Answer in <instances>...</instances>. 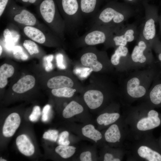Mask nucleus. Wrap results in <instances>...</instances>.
Masks as SVG:
<instances>
[{"label": "nucleus", "instance_id": "obj_16", "mask_svg": "<svg viewBox=\"0 0 161 161\" xmlns=\"http://www.w3.org/2000/svg\"><path fill=\"white\" fill-rule=\"evenodd\" d=\"M137 153L141 157L148 161H161V149L159 145L149 147L142 145L139 147Z\"/></svg>", "mask_w": 161, "mask_h": 161}, {"label": "nucleus", "instance_id": "obj_12", "mask_svg": "<svg viewBox=\"0 0 161 161\" xmlns=\"http://www.w3.org/2000/svg\"><path fill=\"white\" fill-rule=\"evenodd\" d=\"M110 60L114 68L120 73L131 70V54L126 46H120L116 47Z\"/></svg>", "mask_w": 161, "mask_h": 161}, {"label": "nucleus", "instance_id": "obj_8", "mask_svg": "<svg viewBox=\"0 0 161 161\" xmlns=\"http://www.w3.org/2000/svg\"><path fill=\"white\" fill-rule=\"evenodd\" d=\"M137 44L131 54V70L142 69L155 65V62L150 45L138 37Z\"/></svg>", "mask_w": 161, "mask_h": 161}, {"label": "nucleus", "instance_id": "obj_35", "mask_svg": "<svg viewBox=\"0 0 161 161\" xmlns=\"http://www.w3.org/2000/svg\"><path fill=\"white\" fill-rule=\"evenodd\" d=\"M42 0H16V1L22 4L24 7L31 4L37 6Z\"/></svg>", "mask_w": 161, "mask_h": 161}, {"label": "nucleus", "instance_id": "obj_20", "mask_svg": "<svg viewBox=\"0 0 161 161\" xmlns=\"http://www.w3.org/2000/svg\"><path fill=\"white\" fill-rule=\"evenodd\" d=\"M97 0H80V7L83 18H92L98 12Z\"/></svg>", "mask_w": 161, "mask_h": 161}, {"label": "nucleus", "instance_id": "obj_11", "mask_svg": "<svg viewBox=\"0 0 161 161\" xmlns=\"http://www.w3.org/2000/svg\"><path fill=\"white\" fill-rule=\"evenodd\" d=\"M19 27L27 37L39 44L50 43L57 44L62 41L50 31H45L33 26H24Z\"/></svg>", "mask_w": 161, "mask_h": 161}, {"label": "nucleus", "instance_id": "obj_19", "mask_svg": "<svg viewBox=\"0 0 161 161\" xmlns=\"http://www.w3.org/2000/svg\"><path fill=\"white\" fill-rule=\"evenodd\" d=\"M16 143L20 152L27 156L32 155L35 152V148L27 135L24 134L18 136L16 140Z\"/></svg>", "mask_w": 161, "mask_h": 161}, {"label": "nucleus", "instance_id": "obj_24", "mask_svg": "<svg viewBox=\"0 0 161 161\" xmlns=\"http://www.w3.org/2000/svg\"><path fill=\"white\" fill-rule=\"evenodd\" d=\"M83 134L96 142L101 139L102 135L101 133L95 129L92 125L89 124L86 125L82 129Z\"/></svg>", "mask_w": 161, "mask_h": 161}, {"label": "nucleus", "instance_id": "obj_21", "mask_svg": "<svg viewBox=\"0 0 161 161\" xmlns=\"http://www.w3.org/2000/svg\"><path fill=\"white\" fill-rule=\"evenodd\" d=\"M83 110V107L81 105L76 101H72L64 109L62 115L64 118H69L81 113Z\"/></svg>", "mask_w": 161, "mask_h": 161}, {"label": "nucleus", "instance_id": "obj_25", "mask_svg": "<svg viewBox=\"0 0 161 161\" xmlns=\"http://www.w3.org/2000/svg\"><path fill=\"white\" fill-rule=\"evenodd\" d=\"M120 117V114L117 112L105 113L97 117V121L100 125L106 126L116 122Z\"/></svg>", "mask_w": 161, "mask_h": 161}, {"label": "nucleus", "instance_id": "obj_13", "mask_svg": "<svg viewBox=\"0 0 161 161\" xmlns=\"http://www.w3.org/2000/svg\"><path fill=\"white\" fill-rule=\"evenodd\" d=\"M145 13L144 19L140 29L139 37L145 41L151 47L156 35L155 13L154 10L147 8Z\"/></svg>", "mask_w": 161, "mask_h": 161}, {"label": "nucleus", "instance_id": "obj_5", "mask_svg": "<svg viewBox=\"0 0 161 161\" xmlns=\"http://www.w3.org/2000/svg\"><path fill=\"white\" fill-rule=\"evenodd\" d=\"M90 27L85 34L75 40V45L77 47L93 46L103 44L106 48L112 47L114 30L101 25H92Z\"/></svg>", "mask_w": 161, "mask_h": 161}, {"label": "nucleus", "instance_id": "obj_4", "mask_svg": "<svg viewBox=\"0 0 161 161\" xmlns=\"http://www.w3.org/2000/svg\"><path fill=\"white\" fill-rule=\"evenodd\" d=\"M60 13L65 22L66 33L77 35L83 18L78 0H55Z\"/></svg>", "mask_w": 161, "mask_h": 161}, {"label": "nucleus", "instance_id": "obj_29", "mask_svg": "<svg viewBox=\"0 0 161 161\" xmlns=\"http://www.w3.org/2000/svg\"><path fill=\"white\" fill-rule=\"evenodd\" d=\"M151 48L155 50L157 54L158 62V63H155L158 64H155L158 70L159 76L161 78V45L154 40L151 44Z\"/></svg>", "mask_w": 161, "mask_h": 161}, {"label": "nucleus", "instance_id": "obj_33", "mask_svg": "<svg viewBox=\"0 0 161 161\" xmlns=\"http://www.w3.org/2000/svg\"><path fill=\"white\" fill-rule=\"evenodd\" d=\"M41 114L40 107L38 106L34 107L31 114L29 116L30 120L32 122L36 121Z\"/></svg>", "mask_w": 161, "mask_h": 161}, {"label": "nucleus", "instance_id": "obj_41", "mask_svg": "<svg viewBox=\"0 0 161 161\" xmlns=\"http://www.w3.org/2000/svg\"><path fill=\"white\" fill-rule=\"evenodd\" d=\"M54 58V56L52 55H50L48 56H45L44 58V60L47 61V63L51 62Z\"/></svg>", "mask_w": 161, "mask_h": 161}, {"label": "nucleus", "instance_id": "obj_31", "mask_svg": "<svg viewBox=\"0 0 161 161\" xmlns=\"http://www.w3.org/2000/svg\"><path fill=\"white\" fill-rule=\"evenodd\" d=\"M58 137V131L55 130H49L45 132L43 136V138L46 140L55 142Z\"/></svg>", "mask_w": 161, "mask_h": 161}, {"label": "nucleus", "instance_id": "obj_26", "mask_svg": "<svg viewBox=\"0 0 161 161\" xmlns=\"http://www.w3.org/2000/svg\"><path fill=\"white\" fill-rule=\"evenodd\" d=\"M76 91V89L74 88L66 87L53 89L51 93L56 97L70 98L74 95Z\"/></svg>", "mask_w": 161, "mask_h": 161}, {"label": "nucleus", "instance_id": "obj_37", "mask_svg": "<svg viewBox=\"0 0 161 161\" xmlns=\"http://www.w3.org/2000/svg\"><path fill=\"white\" fill-rule=\"evenodd\" d=\"M50 109L49 104L46 105L43 108L42 111V120L43 122L47 121L48 119V113Z\"/></svg>", "mask_w": 161, "mask_h": 161}, {"label": "nucleus", "instance_id": "obj_23", "mask_svg": "<svg viewBox=\"0 0 161 161\" xmlns=\"http://www.w3.org/2000/svg\"><path fill=\"white\" fill-rule=\"evenodd\" d=\"M104 137L108 142L115 143L119 142L121 134L118 126L116 124L111 125L106 131Z\"/></svg>", "mask_w": 161, "mask_h": 161}, {"label": "nucleus", "instance_id": "obj_38", "mask_svg": "<svg viewBox=\"0 0 161 161\" xmlns=\"http://www.w3.org/2000/svg\"><path fill=\"white\" fill-rule=\"evenodd\" d=\"M80 159L81 161H92V154L89 151L82 152L80 155Z\"/></svg>", "mask_w": 161, "mask_h": 161}, {"label": "nucleus", "instance_id": "obj_17", "mask_svg": "<svg viewBox=\"0 0 161 161\" xmlns=\"http://www.w3.org/2000/svg\"><path fill=\"white\" fill-rule=\"evenodd\" d=\"M75 80L65 75H58L49 79L47 83V87L51 89L63 87L74 88Z\"/></svg>", "mask_w": 161, "mask_h": 161}, {"label": "nucleus", "instance_id": "obj_28", "mask_svg": "<svg viewBox=\"0 0 161 161\" xmlns=\"http://www.w3.org/2000/svg\"><path fill=\"white\" fill-rule=\"evenodd\" d=\"M23 46L31 55L38 54L39 52L38 47L35 42L30 40H25Z\"/></svg>", "mask_w": 161, "mask_h": 161}, {"label": "nucleus", "instance_id": "obj_1", "mask_svg": "<svg viewBox=\"0 0 161 161\" xmlns=\"http://www.w3.org/2000/svg\"><path fill=\"white\" fill-rule=\"evenodd\" d=\"M158 75L155 64L122 73L118 93L127 102L144 98L154 79Z\"/></svg>", "mask_w": 161, "mask_h": 161}, {"label": "nucleus", "instance_id": "obj_36", "mask_svg": "<svg viewBox=\"0 0 161 161\" xmlns=\"http://www.w3.org/2000/svg\"><path fill=\"white\" fill-rule=\"evenodd\" d=\"M11 0H0V17L4 13Z\"/></svg>", "mask_w": 161, "mask_h": 161}, {"label": "nucleus", "instance_id": "obj_42", "mask_svg": "<svg viewBox=\"0 0 161 161\" xmlns=\"http://www.w3.org/2000/svg\"><path fill=\"white\" fill-rule=\"evenodd\" d=\"M158 144L159 145V146L161 149V136L160 138V140L159 141Z\"/></svg>", "mask_w": 161, "mask_h": 161}, {"label": "nucleus", "instance_id": "obj_27", "mask_svg": "<svg viewBox=\"0 0 161 161\" xmlns=\"http://www.w3.org/2000/svg\"><path fill=\"white\" fill-rule=\"evenodd\" d=\"M76 148L73 146L60 145L55 148V151L62 157L66 159L71 157L74 154Z\"/></svg>", "mask_w": 161, "mask_h": 161}, {"label": "nucleus", "instance_id": "obj_22", "mask_svg": "<svg viewBox=\"0 0 161 161\" xmlns=\"http://www.w3.org/2000/svg\"><path fill=\"white\" fill-rule=\"evenodd\" d=\"M14 69L11 65L4 64L0 67V88H4L7 85V78L13 74Z\"/></svg>", "mask_w": 161, "mask_h": 161}, {"label": "nucleus", "instance_id": "obj_14", "mask_svg": "<svg viewBox=\"0 0 161 161\" xmlns=\"http://www.w3.org/2000/svg\"><path fill=\"white\" fill-rule=\"evenodd\" d=\"M151 108L161 107V78L158 76L153 81L144 98Z\"/></svg>", "mask_w": 161, "mask_h": 161}, {"label": "nucleus", "instance_id": "obj_9", "mask_svg": "<svg viewBox=\"0 0 161 161\" xmlns=\"http://www.w3.org/2000/svg\"><path fill=\"white\" fill-rule=\"evenodd\" d=\"M140 33V29L136 22L124 25L114 31L112 38V47L126 46L128 43L137 40Z\"/></svg>", "mask_w": 161, "mask_h": 161}, {"label": "nucleus", "instance_id": "obj_45", "mask_svg": "<svg viewBox=\"0 0 161 161\" xmlns=\"http://www.w3.org/2000/svg\"><path fill=\"white\" fill-rule=\"evenodd\" d=\"M127 0L128 1H133L134 0Z\"/></svg>", "mask_w": 161, "mask_h": 161}, {"label": "nucleus", "instance_id": "obj_3", "mask_svg": "<svg viewBox=\"0 0 161 161\" xmlns=\"http://www.w3.org/2000/svg\"><path fill=\"white\" fill-rule=\"evenodd\" d=\"M36 7L38 14L47 26L63 41L66 33L65 24L55 0H42Z\"/></svg>", "mask_w": 161, "mask_h": 161}, {"label": "nucleus", "instance_id": "obj_2", "mask_svg": "<svg viewBox=\"0 0 161 161\" xmlns=\"http://www.w3.org/2000/svg\"><path fill=\"white\" fill-rule=\"evenodd\" d=\"M136 13L129 8L107 6L98 11L91 18L90 26H103L115 30L123 26L124 22Z\"/></svg>", "mask_w": 161, "mask_h": 161}, {"label": "nucleus", "instance_id": "obj_10", "mask_svg": "<svg viewBox=\"0 0 161 161\" xmlns=\"http://www.w3.org/2000/svg\"><path fill=\"white\" fill-rule=\"evenodd\" d=\"M117 88L110 81L101 90L92 89L85 92L83 95L84 101L90 109H96L103 103L105 93L118 92Z\"/></svg>", "mask_w": 161, "mask_h": 161}, {"label": "nucleus", "instance_id": "obj_39", "mask_svg": "<svg viewBox=\"0 0 161 161\" xmlns=\"http://www.w3.org/2000/svg\"><path fill=\"white\" fill-rule=\"evenodd\" d=\"M120 159L117 158H114L113 155L109 153L105 154L104 157V161H120Z\"/></svg>", "mask_w": 161, "mask_h": 161}, {"label": "nucleus", "instance_id": "obj_15", "mask_svg": "<svg viewBox=\"0 0 161 161\" xmlns=\"http://www.w3.org/2000/svg\"><path fill=\"white\" fill-rule=\"evenodd\" d=\"M21 119L19 114L14 112L10 114L6 119L2 129L4 136L8 137L12 136L19 127Z\"/></svg>", "mask_w": 161, "mask_h": 161}, {"label": "nucleus", "instance_id": "obj_34", "mask_svg": "<svg viewBox=\"0 0 161 161\" xmlns=\"http://www.w3.org/2000/svg\"><path fill=\"white\" fill-rule=\"evenodd\" d=\"M63 55L60 53L57 54L56 55V60L58 67L61 69H65L66 66L64 64Z\"/></svg>", "mask_w": 161, "mask_h": 161}, {"label": "nucleus", "instance_id": "obj_40", "mask_svg": "<svg viewBox=\"0 0 161 161\" xmlns=\"http://www.w3.org/2000/svg\"><path fill=\"white\" fill-rule=\"evenodd\" d=\"M53 68V65L51 62L47 63L45 66V69L46 71L49 72L51 71Z\"/></svg>", "mask_w": 161, "mask_h": 161}, {"label": "nucleus", "instance_id": "obj_18", "mask_svg": "<svg viewBox=\"0 0 161 161\" xmlns=\"http://www.w3.org/2000/svg\"><path fill=\"white\" fill-rule=\"evenodd\" d=\"M35 79L32 75H27L19 79L12 86L13 91L18 93H24L32 88Z\"/></svg>", "mask_w": 161, "mask_h": 161}, {"label": "nucleus", "instance_id": "obj_43", "mask_svg": "<svg viewBox=\"0 0 161 161\" xmlns=\"http://www.w3.org/2000/svg\"><path fill=\"white\" fill-rule=\"evenodd\" d=\"M2 48L1 45H0V55L1 56L2 54Z\"/></svg>", "mask_w": 161, "mask_h": 161}, {"label": "nucleus", "instance_id": "obj_44", "mask_svg": "<svg viewBox=\"0 0 161 161\" xmlns=\"http://www.w3.org/2000/svg\"><path fill=\"white\" fill-rule=\"evenodd\" d=\"M0 161H7V160L2 158L1 157L0 159Z\"/></svg>", "mask_w": 161, "mask_h": 161}, {"label": "nucleus", "instance_id": "obj_32", "mask_svg": "<svg viewBox=\"0 0 161 161\" xmlns=\"http://www.w3.org/2000/svg\"><path fill=\"white\" fill-rule=\"evenodd\" d=\"M69 133L67 131L62 132L58 137V143L60 145H68L70 142L68 140Z\"/></svg>", "mask_w": 161, "mask_h": 161}, {"label": "nucleus", "instance_id": "obj_30", "mask_svg": "<svg viewBox=\"0 0 161 161\" xmlns=\"http://www.w3.org/2000/svg\"><path fill=\"white\" fill-rule=\"evenodd\" d=\"M12 52L14 57L18 59L25 61L28 59V56L20 46L15 45L13 47Z\"/></svg>", "mask_w": 161, "mask_h": 161}, {"label": "nucleus", "instance_id": "obj_6", "mask_svg": "<svg viewBox=\"0 0 161 161\" xmlns=\"http://www.w3.org/2000/svg\"><path fill=\"white\" fill-rule=\"evenodd\" d=\"M11 23L18 27L22 26H33L47 31L49 28L40 23L35 16L24 6L18 5L15 0H11L4 12Z\"/></svg>", "mask_w": 161, "mask_h": 161}, {"label": "nucleus", "instance_id": "obj_7", "mask_svg": "<svg viewBox=\"0 0 161 161\" xmlns=\"http://www.w3.org/2000/svg\"><path fill=\"white\" fill-rule=\"evenodd\" d=\"M80 60L83 66L89 68L94 72H110L114 68L106 52L99 51L93 46L84 49Z\"/></svg>", "mask_w": 161, "mask_h": 161}]
</instances>
